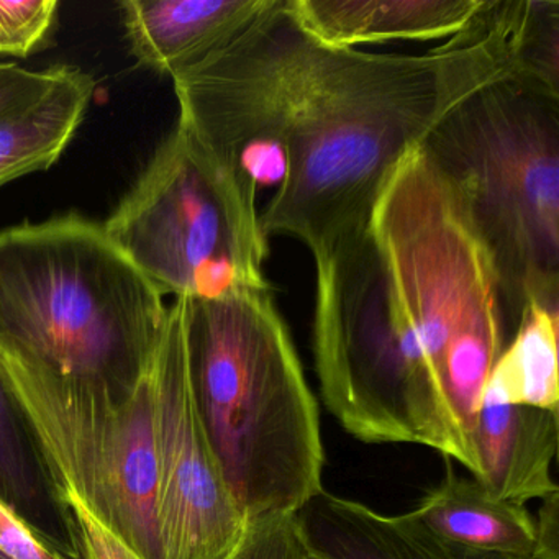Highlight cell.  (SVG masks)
I'll use <instances>...</instances> for the list:
<instances>
[{"instance_id": "obj_18", "label": "cell", "mask_w": 559, "mask_h": 559, "mask_svg": "<svg viewBox=\"0 0 559 559\" xmlns=\"http://www.w3.org/2000/svg\"><path fill=\"white\" fill-rule=\"evenodd\" d=\"M58 0H0V57L25 58L40 50L57 21Z\"/></svg>"}, {"instance_id": "obj_19", "label": "cell", "mask_w": 559, "mask_h": 559, "mask_svg": "<svg viewBox=\"0 0 559 559\" xmlns=\"http://www.w3.org/2000/svg\"><path fill=\"white\" fill-rule=\"evenodd\" d=\"M312 548L307 542L299 516L290 515L254 526L234 559H310Z\"/></svg>"}, {"instance_id": "obj_9", "label": "cell", "mask_w": 559, "mask_h": 559, "mask_svg": "<svg viewBox=\"0 0 559 559\" xmlns=\"http://www.w3.org/2000/svg\"><path fill=\"white\" fill-rule=\"evenodd\" d=\"M155 421L156 525L163 559H234L248 525L225 483L189 374L182 300L168 307L148 368Z\"/></svg>"}, {"instance_id": "obj_20", "label": "cell", "mask_w": 559, "mask_h": 559, "mask_svg": "<svg viewBox=\"0 0 559 559\" xmlns=\"http://www.w3.org/2000/svg\"><path fill=\"white\" fill-rule=\"evenodd\" d=\"M63 500L73 512L76 523L81 559H142L122 539L117 538L97 516L81 502L80 497L63 490Z\"/></svg>"}, {"instance_id": "obj_3", "label": "cell", "mask_w": 559, "mask_h": 559, "mask_svg": "<svg viewBox=\"0 0 559 559\" xmlns=\"http://www.w3.org/2000/svg\"><path fill=\"white\" fill-rule=\"evenodd\" d=\"M368 228L395 325L474 451L477 412L507 333L496 270L466 202L418 146L385 179Z\"/></svg>"}, {"instance_id": "obj_24", "label": "cell", "mask_w": 559, "mask_h": 559, "mask_svg": "<svg viewBox=\"0 0 559 559\" xmlns=\"http://www.w3.org/2000/svg\"><path fill=\"white\" fill-rule=\"evenodd\" d=\"M309 545H310V543H309ZM310 548H312V546H310ZM310 559H330V558H326L325 555H322V552L316 551V549L312 548V556H310Z\"/></svg>"}, {"instance_id": "obj_10", "label": "cell", "mask_w": 559, "mask_h": 559, "mask_svg": "<svg viewBox=\"0 0 559 559\" xmlns=\"http://www.w3.org/2000/svg\"><path fill=\"white\" fill-rule=\"evenodd\" d=\"M271 2L123 0L120 9L133 57L173 80L234 40Z\"/></svg>"}, {"instance_id": "obj_15", "label": "cell", "mask_w": 559, "mask_h": 559, "mask_svg": "<svg viewBox=\"0 0 559 559\" xmlns=\"http://www.w3.org/2000/svg\"><path fill=\"white\" fill-rule=\"evenodd\" d=\"M96 86L80 68L58 67L44 94L0 117V188L60 159L83 123Z\"/></svg>"}, {"instance_id": "obj_6", "label": "cell", "mask_w": 559, "mask_h": 559, "mask_svg": "<svg viewBox=\"0 0 559 559\" xmlns=\"http://www.w3.org/2000/svg\"><path fill=\"white\" fill-rule=\"evenodd\" d=\"M313 260V358L330 414L365 443L420 444L474 476L476 454L425 384L392 322L384 264L369 228Z\"/></svg>"}, {"instance_id": "obj_2", "label": "cell", "mask_w": 559, "mask_h": 559, "mask_svg": "<svg viewBox=\"0 0 559 559\" xmlns=\"http://www.w3.org/2000/svg\"><path fill=\"white\" fill-rule=\"evenodd\" d=\"M271 289L181 299L202 424L248 530L325 490L319 404Z\"/></svg>"}, {"instance_id": "obj_14", "label": "cell", "mask_w": 559, "mask_h": 559, "mask_svg": "<svg viewBox=\"0 0 559 559\" xmlns=\"http://www.w3.org/2000/svg\"><path fill=\"white\" fill-rule=\"evenodd\" d=\"M408 515L454 545L538 559V528L526 507L493 499L476 479L457 476L450 457L444 479L428 490Z\"/></svg>"}, {"instance_id": "obj_11", "label": "cell", "mask_w": 559, "mask_h": 559, "mask_svg": "<svg viewBox=\"0 0 559 559\" xmlns=\"http://www.w3.org/2000/svg\"><path fill=\"white\" fill-rule=\"evenodd\" d=\"M473 443L474 479L493 499L526 506L559 492L551 474L558 454V412L506 404L484 394Z\"/></svg>"}, {"instance_id": "obj_5", "label": "cell", "mask_w": 559, "mask_h": 559, "mask_svg": "<svg viewBox=\"0 0 559 559\" xmlns=\"http://www.w3.org/2000/svg\"><path fill=\"white\" fill-rule=\"evenodd\" d=\"M420 148L486 245L507 343L532 307L559 312V93L507 74L457 104Z\"/></svg>"}, {"instance_id": "obj_16", "label": "cell", "mask_w": 559, "mask_h": 559, "mask_svg": "<svg viewBox=\"0 0 559 559\" xmlns=\"http://www.w3.org/2000/svg\"><path fill=\"white\" fill-rule=\"evenodd\" d=\"M0 499L64 555L81 559L73 512L0 376Z\"/></svg>"}, {"instance_id": "obj_7", "label": "cell", "mask_w": 559, "mask_h": 559, "mask_svg": "<svg viewBox=\"0 0 559 559\" xmlns=\"http://www.w3.org/2000/svg\"><path fill=\"white\" fill-rule=\"evenodd\" d=\"M257 198L178 123L103 227L163 297L267 289Z\"/></svg>"}, {"instance_id": "obj_22", "label": "cell", "mask_w": 559, "mask_h": 559, "mask_svg": "<svg viewBox=\"0 0 559 559\" xmlns=\"http://www.w3.org/2000/svg\"><path fill=\"white\" fill-rule=\"evenodd\" d=\"M58 67L28 71L14 63H0V117L44 94L57 78Z\"/></svg>"}, {"instance_id": "obj_17", "label": "cell", "mask_w": 559, "mask_h": 559, "mask_svg": "<svg viewBox=\"0 0 559 559\" xmlns=\"http://www.w3.org/2000/svg\"><path fill=\"white\" fill-rule=\"evenodd\" d=\"M559 312L532 307L490 371L484 394L512 405L559 411Z\"/></svg>"}, {"instance_id": "obj_21", "label": "cell", "mask_w": 559, "mask_h": 559, "mask_svg": "<svg viewBox=\"0 0 559 559\" xmlns=\"http://www.w3.org/2000/svg\"><path fill=\"white\" fill-rule=\"evenodd\" d=\"M0 555L8 559H76L51 545L0 499Z\"/></svg>"}, {"instance_id": "obj_1", "label": "cell", "mask_w": 559, "mask_h": 559, "mask_svg": "<svg viewBox=\"0 0 559 559\" xmlns=\"http://www.w3.org/2000/svg\"><path fill=\"white\" fill-rule=\"evenodd\" d=\"M515 32L500 0L424 53L320 44L270 8L201 63L173 78L179 126L254 191L266 238L312 257L368 227L395 166L471 94L515 74Z\"/></svg>"}, {"instance_id": "obj_13", "label": "cell", "mask_w": 559, "mask_h": 559, "mask_svg": "<svg viewBox=\"0 0 559 559\" xmlns=\"http://www.w3.org/2000/svg\"><path fill=\"white\" fill-rule=\"evenodd\" d=\"M307 542L330 559H515L454 545L411 515H384L323 490L299 513Z\"/></svg>"}, {"instance_id": "obj_4", "label": "cell", "mask_w": 559, "mask_h": 559, "mask_svg": "<svg viewBox=\"0 0 559 559\" xmlns=\"http://www.w3.org/2000/svg\"><path fill=\"white\" fill-rule=\"evenodd\" d=\"M166 320L162 294L97 222L73 212L0 231V346L127 395Z\"/></svg>"}, {"instance_id": "obj_23", "label": "cell", "mask_w": 559, "mask_h": 559, "mask_svg": "<svg viewBox=\"0 0 559 559\" xmlns=\"http://www.w3.org/2000/svg\"><path fill=\"white\" fill-rule=\"evenodd\" d=\"M536 520L538 528V559H559V492L543 499Z\"/></svg>"}, {"instance_id": "obj_25", "label": "cell", "mask_w": 559, "mask_h": 559, "mask_svg": "<svg viewBox=\"0 0 559 559\" xmlns=\"http://www.w3.org/2000/svg\"><path fill=\"white\" fill-rule=\"evenodd\" d=\"M0 559H8L4 555H0Z\"/></svg>"}, {"instance_id": "obj_12", "label": "cell", "mask_w": 559, "mask_h": 559, "mask_svg": "<svg viewBox=\"0 0 559 559\" xmlns=\"http://www.w3.org/2000/svg\"><path fill=\"white\" fill-rule=\"evenodd\" d=\"M484 0H286L306 34L336 48L441 40L466 27Z\"/></svg>"}, {"instance_id": "obj_8", "label": "cell", "mask_w": 559, "mask_h": 559, "mask_svg": "<svg viewBox=\"0 0 559 559\" xmlns=\"http://www.w3.org/2000/svg\"><path fill=\"white\" fill-rule=\"evenodd\" d=\"M0 376L60 492L80 497L140 558L163 559L148 371L135 391L119 395L0 346Z\"/></svg>"}]
</instances>
